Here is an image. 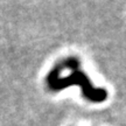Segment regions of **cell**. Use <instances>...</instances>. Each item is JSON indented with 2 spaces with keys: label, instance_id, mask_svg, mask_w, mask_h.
I'll use <instances>...</instances> for the list:
<instances>
[{
  "label": "cell",
  "instance_id": "1",
  "mask_svg": "<svg viewBox=\"0 0 126 126\" xmlns=\"http://www.w3.org/2000/svg\"><path fill=\"white\" fill-rule=\"evenodd\" d=\"M57 83L61 84L59 86V89L65 85V83H77V84H81L83 86V91H84L85 96L89 99H91V100H94V102H100V100H104L106 98V92L104 90H102V89H94L90 85V82L88 81L86 76L83 75L82 72H74L70 78L60 79V81H57Z\"/></svg>",
  "mask_w": 126,
  "mask_h": 126
}]
</instances>
